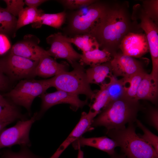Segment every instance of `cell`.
I'll use <instances>...</instances> for the list:
<instances>
[{"label": "cell", "mask_w": 158, "mask_h": 158, "mask_svg": "<svg viewBox=\"0 0 158 158\" xmlns=\"http://www.w3.org/2000/svg\"><path fill=\"white\" fill-rule=\"evenodd\" d=\"M113 75L128 80L132 75L144 69L143 64L135 58L118 51L110 61Z\"/></svg>", "instance_id": "12"}, {"label": "cell", "mask_w": 158, "mask_h": 158, "mask_svg": "<svg viewBox=\"0 0 158 158\" xmlns=\"http://www.w3.org/2000/svg\"><path fill=\"white\" fill-rule=\"evenodd\" d=\"M47 1L48 0H25L24 2L28 7L37 8V7Z\"/></svg>", "instance_id": "36"}, {"label": "cell", "mask_w": 158, "mask_h": 158, "mask_svg": "<svg viewBox=\"0 0 158 158\" xmlns=\"http://www.w3.org/2000/svg\"><path fill=\"white\" fill-rule=\"evenodd\" d=\"M12 122L7 121H0V131H1L7 125L9 124Z\"/></svg>", "instance_id": "38"}, {"label": "cell", "mask_w": 158, "mask_h": 158, "mask_svg": "<svg viewBox=\"0 0 158 158\" xmlns=\"http://www.w3.org/2000/svg\"><path fill=\"white\" fill-rule=\"evenodd\" d=\"M146 73L144 69L136 73L128 79V83L129 85L126 89V97L135 99L138 87Z\"/></svg>", "instance_id": "27"}, {"label": "cell", "mask_w": 158, "mask_h": 158, "mask_svg": "<svg viewBox=\"0 0 158 158\" xmlns=\"http://www.w3.org/2000/svg\"><path fill=\"white\" fill-rule=\"evenodd\" d=\"M6 5V9L13 16L16 17L18 15L24 8V1L22 0H4Z\"/></svg>", "instance_id": "33"}, {"label": "cell", "mask_w": 158, "mask_h": 158, "mask_svg": "<svg viewBox=\"0 0 158 158\" xmlns=\"http://www.w3.org/2000/svg\"><path fill=\"white\" fill-rule=\"evenodd\" d=\"M37 112L29 119L20 120L14 126L4 128L0 131V149L11 147L15 145L28 147L31 146L29 133L33 124L37 120Z\"/></svg>", "instance_id": "8"}, {"label": "cell", "mask_w": 158, "mask_h": 158, "mask_svg": "<svg viewBox=\"0 0 158 158\" xmlns=\"http://www.w3.org/2000/svg\"><path fill=\"white\" fill-rule=\"evenodd\" d=\"M52 87L51 78L21 80L7 95L15 104L23 107L30 113L34 99Z\"/></svg>", "instance_id": "6"}, {"label": "cell", "mask_w": 158, "mask_h": 158, "mask_svg": "<svg viewBox=\"0 0 158 158\" xmlns=\"http://www.w3.org/2000/svg\"><path fill=\"white\" fill-rule=\"evenodd\" d=\"M41 108L39 113H37V120L40 118L42 115L49 108L58 104H69L71 109L76 111L88 103L87 100H82L78 95L61 90L50 93H44L41 95Z\"/></svg>", "instance_id": "10"}, {"label": "cell", "mask_w": 158, "mask_h": 158, "mask_svg": "<svg viewBox=\"0 0 158 158\" xmlns=\"http://www.w3.org/2000/svg\"><path fill=\"white\" fill-rule=\"evenodd\" d=\"M17 19L9 13L6 8L0 7V33L15 36Z\"/></svg>", "instance_id": "25"}, {"label": "cell", "mask_w": 158, "mask_h": 158, "mask_svg": "<svg viewBox=\"0 0 158 158\" xmlns=\"http://www.w3.org/2000/svg\"><path fill=\"white\" fill-rule=\"evenodd\" d=\"M39 61L10 53L0 60V68L13 79L27 78L35 76V71Z\"/></svg>", "instance_id": "9"}, {"label": "cell", "mask_w": 158, "mask_h": 158, "mask_svg": "<svg viewBox=\"0 0 158 158\" xmlns=\"http://www.w3.org/2000/svg\"><path fill=\"white\" fill-rule=\"evenodd\" d=\"M112 58L108 51L98 49L83 52L79 63L83 66L89 65L92 66L110 61Z\"/></svg>", "instance_id": "21"}, {"label": "cell", "mask_w": 158, "mask_h": 158, "mask_svg": "<svg viewBox=\"0 0 158 158\" xmlns=\"http://www.w3.org/2000/svg\"><path fill=\"white\" fill-rule=\"evenodd\" d=\"M136 122L137 126L143 132L142 135L138 134V136L146 142L150 144L158 153V137L151 132L139 120L137 119Z\"/></svg>", "instance_id": "31"}, {"label": "cell", "mask_w": 158, "mask_h": 158, "mask_svg": "<svg viewBox=\"0 0 158 158\" xmlns=\"http://www.w3.org/2000/svg\"><path fill=\"white\" fill-rule=\"evenodd\" d=\"M0 158H3L1 156V157H0Z\"/></svg>", "instance_id": "42"}, {"label": "cell", "mask_w": 158, "mask_h": 158, "mask_svg": "<svg viewBox=\"0 0 158 158\" xmlns=\"http://www.w3.org/2000/svg\"><path fill=\"white\" fill-rule=\"evenodd\" d=\"M100 89L95 93L93 102L89 105V112L95 117L107 105L109 99L107 83H103L100 85Z\"/></svg>", "instance_id": "24"}, {"label": "cell", "mask_w": 158, "mask_h": 158, "mask_svg": "<svg viewBox=\"0 0 158 158\" xmlns=\"http://www.w3.org/2000/svg\"><path fill=\"white\" fill-rule=\"evenodd\" d=\"M18 119L25 120L14 105H5L0 104V121H7L13 122Z\"/></svg>", "instance_id": "28"}, {"label": "cell", "mask_w": 158, "mask_h": 158, "mask_svg": "<svg viewBox=\"0 0 158 158\" xmlns=\"http://www.w3.org/2000/svg\"><path fill=\"white\" fill-rule=\"evenodd\" d=\"M62 35L61 32H57L47 38L46 42L50 46L47 51L51 56L55 59H66L71 65L80 60L82 54L74 49L71 43L64 40Z\"/></svg>", "instance_id": "11"}, {"label": "cell", "mask_w": 158, "mask_h": 158, "mask_svg": "<svg viewBox=\"0 0 158 158\" xmlns=\"http://www.w3.org/2000/svg\"><path fill=\"white\" fill-rule=\"evenodd\" d=\"M95 0H60L57 1L66 8L70 9L80 8L89 6Z\"/></svg>", "instance_id": "32"}, {"label": "cell", "mask_w": 158, "mask_h": 158, "mask_svg": "<svg viewBox=\"0 0 158 158\" xmlns=\"http://www.w3.org/2000/svg\"><path fill=\"white\" fill-rule=\"evenodd\" d=\"M148 121L150 124L156 130H158V111L156 108L151 109L148 115Z\"/></svg>", "instance_id": "35"}, {"label": "cell", "mask_w": 158, "mask_h": 158, "mask_svg": "<svg viewBox=\"0 0 158 158\" xmlns=\"http://www.w3.org/2000/svg\"><path fill=\"white\" fill-rule=\"evenodd\" d=\"M158 95V81L150 74L145 73L138 87L135 99H146L153 103L156 102Z\"/></svg>", "instance_id": "18"}, {"label": "cell", "mask_w": 158, "mask_h": 158, "mask_svg": "<svg viewBox=\"0 0 158 158\" xmlns=\"http://www.w3.org/2000/svg\"><path fill=\"white\" fill-rule=\"evenodd\" d=\"M107 3V1L96 0L88 6L86 12L79 10L72 13L68 17V33L73 36L89 33L102 15Z\"/></svg>", "instance_id": "5"}, {"label": "cell", "mask_w": 158, "mask_h": 158, "mask_svg": "<svg viewBox=\"0 0 158 158\" xmlns=\"http://www.w3.org/2000/svg\"><path fill=\"white\" fill-rule=\"evenodd\" d=\"M140 105L137 100L124 96L107 104L93 120L92 126H104L106 130L122 129L137 120Z\"/></svg>", "instance_id": "2"}, {"label": "cell", "mask_w": 158, "mask_h": 158, "mask_svg": "<svg viewBox=\"0 0 158 158\" xmlns=\"http://www.w3.org/2000/svg\"><path fill=\"white\" fill-rule=\"evenodd\" d=\"M78 153L77 158H84L83 152L81 150V148L78 150Z\"/></svg>", "instance_id": "41"}, {"label": "cell", "mask_w": 158, "mask_h": 158, "mask_svg": "<svg viewBox=\"0 0 158 158\" xmlns=\"http://www.w3.org/2000/svg\"><path fill=\"white\" fill-rule=\"evenodd\" d=\"M111 156V158H127L125 155L123 154H116L115 153Z\"/></svg>", "instance_id": "40"}, {"label": "cell", "mask_w": 158, "mask_h": 158, "mask_svg": "<svg viewBox=\"0 0 158 158\" xmlns=\"http://www.w3.org/2000/svg\"><path fill=\"white\" fill-rule=\"evenodd\" d=\"M93 115L89 112H83L78 123L66 139L61 144L55 152L49 158H59L64 150L71 144L85 133L92 130L94 128L92 124L94 118Z\"/></svg>", "instance_id": "15"}, {"label": "cell", "mask_w": 158, "mask_h": 158, "mask_svg": "<svg viewBox=\"0 0 158 158\" xmlns=\"http://www.w3.org/2000/svg\"><path fill=\"white\" fill-rule=\"evenodd\" d=\"M132 16L135 20H138L140 28L144 31L147 41L152 63L150 74L155 80H158V27L144 12L141 5L133 7Z\"/></svg>", "instance_id": "7"}, {"label": "cell", "mask_w": 158, "mask_h": 158, "mask_svg": "<svg viewBox=\"0 0 158 158\" xmlns=\"http://www.w3.org/2000/svg\"><path fill=\"white\" fill-rule=\"evenodd\" d=\"M85 73L90 84L101 85L106 78L112 74L110 61L90 66L85 70Z\"/></svg>", "instance_id": "19"}, {"label": "cell", "mask_w": 158, "mask_h": 158, "mask_svg": "<svg viewBox=\"0 0 158 158\" xmlns=\"http://www.w3.org/2000/svg\"><path fill=\"white\" fill-rule=\"evenodd\" d=\"M71 65L72 71H64L51 78L52 87L78 96L85 95L92 100L95 93L91 88L84 66L77 62Z\"/></svg>", "instance_id": "4"}, {"label": "cell", "mask_w": 158, "mask_h": 158, "mask_svg": "<svg viewBox=\"0 0 158 158\" xmlns=\"http://www.w3.org/2000/svg\"><path fill=\"white\" fill-rule=\"evenodd\" d=\"M62 38L66 41L73 43L83 52L98 49L99 45L96 39L89 33L76 35L68 37L62 35Z\"/></svg>", "instance_id": "20"}, {"label": "cell", "mask_w": 158, "mask_h": 158, "mask_svg": "<svg viewBox=\"0 0 158 158\" xmlns=\"http://www.w3.org/2000/svg\"><path fill=\"white\" fill-rule=\"evenodd\" d=\"M108 78L110 81L107 83L109 96L107 104L125 96L126 89L127 87L126 85L128 83L127 80L126 78H122L120 79L117 80L112 74L109 76Z\"/></svg>", "instance_id": "22"}, {"label": "cell", "mask_w": 158, "mask_h": 158, "mask_svg": "<svg viewBox=\"0 0 158 158\" xmlns=\"http://www.w3.org/2000/svg\"><path fill=\"white\" fill-rule=\"evenodd\" d=\"M69 65L65 61L57 62L49 55H45L39 60L35 71V76L44 78L54 76L67 71Z\"/></svg>", "instance_id": "16"}, {"label": "cell", "mask_w": 158, "mask_h": 158, "mask_svg": "<svg viewBox=\"0 0 158 158\" xmlns=\"http://www.w3.org/2000/svg\"><path fill=\"white\" fill-rule=\"evenodd\" d=\"M18 152H14L11 150L2 151L1 156L3 158H43L34 154L26 146H21Z\"/></svg>", "instance_id": "29"}, {"label": "cell", "mask_w": 158, "mask_h": 158, "mask_svg": "<svg viewBox=\"0 0 158 158\" xmlns=\"http://www.w3.org/2000/svg\"><path fill=\"white\" fill-rule=\"evenodd\" d=\"M129 8L127 1H107L102 15L89 33L96 39L99 47L112 57L118 51L121 42L128 34L143 31L132 18Z\"/></svg>", "instance_id": "1"}, {"label": "cell", "mask_w": 158, "mask_h": 158, "mask_svg": "<svg viewBox=\"0 0 158 158\" xmlns=\"http://www.w3.org/2000/svg\"><path fill=\"white\" fill-rule=\"evenodd\" d=\"M7 83L6 80L4 73L0 68V90L5 88Z\"/></svg>", "instance_id": "37"}, {"label": "cell", "mask_w": 158, "mask_h": 158, "mask_svg": "<svg viewBox=\"0 0 158 158\" xmlns=\"http://www.w3.org/2000/svg\"><path fill=\"white\" fill-rule=\"evenodd\" d=\"M44 13L43 10L37 8L28 7L24 8L18 16L16 30L26 25L36 22Z\"/></svg>", "instance_id": "26"}, {"label": "cell", "mask_w": 158, "mask_h": 158, "mask_svg": "<svg viewBox=\"0 0 158 158\" xmlns=\"http://www.w3.org/2000/svg\"><path fill=\"white\" fill-rule=\"evenodd\" d=\"M39 42V39L34 35H26L23 40L12 46L10 53L35 60H39L45 55L49 56L47 51L38 45Z\"/></svg>", "instance_id": "13"}, {"label": "cell", "mask_w": 158, "mask_h": 158, "mask_svg": "<svg viewBox=\"0 0 158 158\" xmlns=\"http://www.w3.org/2000/svg\"><path fill=\"white\" fill-rule=\"evenodd\" d=\"M0 104L5 105H10L12 104L5 99L0 94Z\"/></svg>", "instance_id": "39"}, {"label": "cell", "mask_w": 158, "mask_h": 158, "mask_svg": "<svg viewBox=\"0 0 158 158\" xmlns=\"http://www.w3.org/2000/svg\"><path fill=\"white\" fill-rule=\"evenodd\" d=\"M11 44L5 35L0 33V55L6 53L11 48Z\"/></svg>", "instance_id": "34"}, {"label": "cell", "mask_w": 158, "mask_h": 158, "mask_svg": "<svg viewBox=\"0 0 158 158\" xmlns=\"http://www.w3.org/2000/svg\"><path fill=\"white\" fill-rule=\"evenodd\" d=\"M66 18L67 14L65 11L53 14L44 13L36 22L32 24V26L33 28H38L45 25L58 29L64 23Z\"/></svg>", "instance_id": "23"}, {"label": "cell", "mask_w": 158, "mask_h": 158, "mask_svg": "<svg viewBox=\"0 0 158 158\" xmlns=\"http://www.w3.org/2000/svg\"><path fill=\"white\" fill-rule=\"evenodd\" d=\"M72 144L75 150H78L85 146H90L104 151L111 156L115 153V148L118 147L114 140L106 136L89 138L82 136Z\"/></svg>", "instance_id": "17"}, {"label": "cell", "mask_w": 158, "mask_h": 158, "mask_svg": "<svg viewBox=\"0 0 158 158\" xmlns=\"http://www.w3.org/2000/svg\"><path fill=\"white\" fill-rule=\"evenodd\" d=\"M123 54L135 58H140L149 51L145 34L130 32L123 38L120 46Z\"/></svg>", "instance_id": "14"}, {"label": "cell", "mask_w": 158, "mask_h": 158, "mask_svg": "<svg viewBox=\"0 0 158 158\" xmlns=\"http://www.w3.org/2000/svg\"><path fill=\"white\" fill-rule=\"evenodd\" d=\"M141 5L146 14L155 23L158 24V0L142 1Z\"/></svg>", "instance_id": "30"}, {"label": "cell", "mask_w": 158, "mask_h": 158, "mask_svg": "<svg viewBox=\"0 0 158 158\" xmlns=\"http://www.w3.org/2000/svg\"><path fill=\"white\" fill-rule=\"evenodd\" d=\"M106 134L119 147L127 158H158V153L135 132L133 123L122 129L106 130Z\"/></svg>", "instance_id": "3"}]
</instances>
